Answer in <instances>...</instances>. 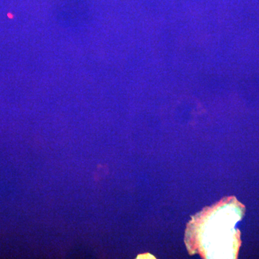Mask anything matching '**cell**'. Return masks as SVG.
<instances>
[{"label": "cell", "instance_id": "cell-1", "mask_svg": "<svg viewBox=\"0 0 259 259\" xmlns=\"http://www.w3.org/2000/svg\"><path fill=\"white\" fill-rule=\"evenodd\" d=\"M233 203L223 202L201 212L189 227L191 246L205 258H233L239 239L234 229L241 211Z\"/></svg>", "mask_w": 259, "mask_h": 259}]
</instances>
